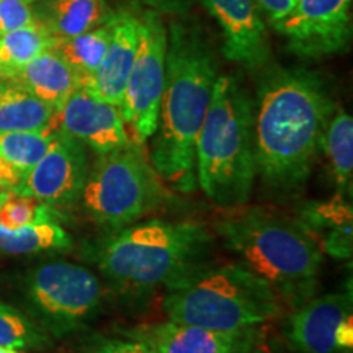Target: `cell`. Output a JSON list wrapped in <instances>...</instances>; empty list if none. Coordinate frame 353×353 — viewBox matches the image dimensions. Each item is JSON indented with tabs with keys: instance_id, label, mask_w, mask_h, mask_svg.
<instances>
[{
	"instance_id": "cell-8",
	"label": "cell",
	"mask_w": 353,
	"mask_h": 353,
	"mask_svg": "<svg viewBox=\"0 0 353 353\" xmlns=\"http://www.w3.org/2000/svg\"><path fill=\"white\" fill-rule=\"evenodd\" d=\"M26 294L33 311L54 335L83 327L101 303V286L85 267L52 262L34 268L26 278Z\"/></svg>"
},
{
	"instance_id": "cell-10",
	"label": "cell",
	"mask_w": 353,
	"mask_h": 353,
	"mask_svg": "<svg viewBox=\"0 0 353 353\" xmlns=\"http://www.w3.org/2000/svg\"><path fill=\"white\" fill-rule=\"evenodd\" d=\"M352 0H296L283 20L273 25L303 57L341 52L348 46Z\"/></svg>"
},
{
	"instance_id": "cell-22",
	"label": "cell",
	"mask_w": 353,
	"mask_h": 353,
	"mask_svg": "<svg viewBox=\"0 0 353 353\" xmlns=\"http://www.w3.org/2000/svg\"><path fill=\"white\" fill-rule=\"evenodd\" d=\"M54 38L37 20L23 28L0 34V79L15 77L34 57L51 50Z\"/></svg>"
},
{
	"instance_id": "cell-1",
	"label": "cell",
	"mask_w": 353,
	"mask_h": 353,
	"mask_svg": "<svg viewBox=\"0 0 353 353\" xmlns=\"http://www.w3.org/2000/svg\"><path fill=\"white\" fill-rule=\"evenodd\" d=\"M334 112L316 74L276 70L265 79L254 112L255 167L265 185L293 190L307 179Z\"/></svg>"
},
{
	"instance_id": "cell-3",
	"label": "cell",
	"mask_w": 353,
	"mask_h": 353,
	"mask_svg": "<svg viewBox=\"0 0 353 353\" xmlns=\"http://www.w3.org/2000/svg\"><path fill=\"white\" fill-rule=\"evenodd\" d=\"M216 231L241 267L263 278L280 299L301 304L314 293L324 252L298 219L250 208L219 221Z\"/></svg>"
},
{
	"instance_id": "cell-29",
	"label": "cell",
	"mask_w": 353,
	"mask_h": 353,
	"mask_svg": "<svg viewBox=\"0 0 353 353\" xmlns=\"http://www.w3.org/2000/svg\"><path fill=\"white\" fill-rule=\"evenodd\" d=\"M254 2L259 12L263 13L272 25H276L288 15L296 0H254Z\"/></svg>"
},
{
	"instance_id": "cell-17",
	"label": "cell",
	"mask_w": 353,
	"mask_h": 353,
	"mask_svg": "<svg viewBox=\"0 0 353 353\" xmlns=\"http://www.w3.org/2000/svg\"><path fill=\"white\" fill-rule=\"evenodd\" d=\"M352 206L345 196L306 205L299 214V224L321 245L322 252L335 259H350L353 244Z\"/></svg>"
},
{
	"instance_id": "cell-4",
	"label": "cell",
	"mask_w": 353,
	"mask_h": 353,
	"mask_svg": "<svg viewBox=\"0 0 353 353\" xmlns=\"http://www.w3.org/2000/svg\"><path fill=\"white\" fill-rule=\"evenodd\" d=\"M211 236L193 221L151 219L110 232L92 257L113 283L131 290L170 285L203 263Z\"/></svg>"
},
{
	"instance_id": "cell-9",
	"label": "cell",
	"mask_w": 353,
	"mask_h": 353,
	"mask_svg": "<svg viewBox=\"0 0 353 353\" xmlns=\"http://www.w3.org/2000/svg\"><path fill=\"white\" fill-rule=\"evenodd\" d=\"M167 32L157 13L139 19V38L121 103L125 125L132 141L145 144L156 132L165 82Z\"/></svg>"
},
{
	"instance_id": "cell-32",
	"label": "cell",
	"mask_w": 353,
	"mask_h": 353,
	"mask_svg": "<svg viewBox=\"0 0 353 353\" xmlns=\"http://www.w3.org/2000/svg\"><path fill=\"white\" fill-rule=\"evenodd\" d=\"M0 353H20L17 348H10V347H0Z\"/></svg>"
},
{
	"instance_id": "cell-28",
	"label": "cell",
	"mask_w": 353,
	"mask_h": 353,
	"mask_svg": "<svg viewBox=\"0 0 353 353\" xmlns=\"http://www.w3.org/2000/svg\"><path fill=\"white\" fill-rule=\"evenodd\" d=\"M37 21L33 0H0V34Z\"/></svg>"
},
{
	"instance_id": "cell-34",
	"label": "cell",
	"mask_w": 353,
	"mask_h": 353,
	"mask_svg": "<svg viewBox=\"0 0 353 353\" xmlns=\"http://www.w3.org/2000/svg\"><path fill=\"white\" fill-rule=\"evenodd\" d=\"M33 2H37V0H33Z\"/></svg>"
},
{
	"instance_id": "cell-16",
	"label": "cell",
	"mask_w": 353,
	"mask_h": 353,
	"mask_svg": "<svg viewBox=\"0 0 353 353\" xmlns=\"http://www.w3.org/2000/svg\"><path fill=\"white\" fill-rule=\"evenodd\" d=\"M112 28L107 52L83 87L97 99L121 107L138 48L139 19L126 12L113 13Z\"/></svg>"
},
{
	"instance_id": "cell-25",
	"label": "cell",
	"mask_w": 353,
	"mask_h": 353,
	"mask_svg": "<svg viewBox=\"0 0 353 353\" xmlns=\"http://www.w3.org/2000/svg\"><path fill=\"white\" fill-rule=\"evenodd\" d=\"M59 128L43 131L0 132V159L21 174H26L51 149Z\"/></svg>"
},
{
	"instance_id": "cell-15",
	"label": "cell",
	"mask_w": 353,
	"mask_h": 353,
	"mask_svg": "<svg viewBox=\"0 0 353 353\" xmlns=\"http://www.w3.org/2000/svg\"><path fill=\"white\" fill-rule=\"evenodd\" d=\"M223 30V52L229 61L259 68L270 56L267 26L254 0H203Z\"/></svg>"
},
{
	"instance_id": "cell-33",
	"label": "cell",
	"mask_w": 353,
	"mask_h": 353,
	"mask_svg": "<svg viewBox=\"0 0 353 353\" xmlns=\"http://www.w3.org/2000/svg\"><path fill=\"white\" fill-rule=\"evenodd\" d=\"M242 353H268V352L267 350H255V347H252V348H249L247 352H242Z\"/></svg>"
},
{
	"instance_id": "cell-14",
	"label": "cell",
	"mask_w": 353,
	"mask_h": 353,
	"mask_svg": "<svg viewBox=\"0 0 353 353\" xmlns=\"http://www.w3.org/2000/svg\"><path fill=\"white\" fill-rule=\"evenodd\" d=\"M123 334L143 342L154 353H242L255 347L259 337L254 327L224 332L174 321L139 325Z\"/></svg>"
},
{
	"instance_id": "cell-35",
	"label": "cell",
	"mask_w": 353,
	"mask_h": 353,
	"mask_svg": "<svg viewBox=\"0 0 353 353\" xmlns=\"http://www.w3.org/2000/svg\"><path fill=\"white\" fill-rule=\"evenodd\" d=\"M0 190H2V188H0Z\"/></svg>"
},
{
	"instance_id": "cell-26",
	"label": "cell",
	"mask_w": 353,
	"mask_h": 353,
	"mask_svg": "<svg viewBox=\"0 0 353 353\" xmlns=\"http://www.w3.org/2000/svg\"><path fill=\"white\" fill-rule=\"evenodd\" d=\"M51 206L12 188L0 190V226L7 231L51 221Z\"/></svg>"
},
{
	"instance_id": "cell-6",
	"label": "cell",
	"mask_w": 353,
	"mask_h": 353,
	"mask_svg": "<svg viewBox=\"0 0 353 353\" xmlns=\"http://www.w3.org/2000/svg\"><path fill=\"white\" fill-rule=\"evenodd\" d=\"M169 321L211 330L257 327L280 314L281 299L263 278L241 265L201 263L167 285Z\"/></svg>"
},
{
	"instance_id": "cell-27",
	"label": "cell",
	"mask_w": 353,
	"mask_h": 353,
	"mask_svg": "<svg viewBox=\"0 0 353 353\" xmlns=\"http://www.w3.org/2000/svg\"><path fill=\"white\" fill-rule=\"evenodd\" d=\"M50 341L37 327L28 317L13 309L12 306L0 303V347L10 348H46Z\"/></svg>"
},
{
	"instance_id": "cell-13",
	"label": "cell",
	"mask_w": 353,
	"mask_h": 353,
	"mask_svg": "<svg viewBox=\"0 0 353 353\" xmlns=\"http://www.w3.org/2000/svg\"><path fill=\"white\" fill-rule=\"evenodd\" d=\"M57 128L90 148L97 156L108 154L130 143L120 107L97 99L79 87L57 110Z\"/></svg>"
},
{
	"instance_id": "cell-23",
	"label": "cell",
	"mask_w": 353,
	"mask_h": 353,
	"mask_svg": "<svg viewBox=\"0 0 353 353\" xmlns=\"http://www.w3.org/2000/svg\"><path fill=\"white\" fill-rule=\"evenodd\" d=\"M113 17V15H112ZM112 19L99 28L77 34V37L54 39L51 50L59 54L81 77L82 85L94 76L112 38Z\"/></svg>"
},
{
	"instance_id": "cell-11",
	"label": "cell",
	"mask_w": 353,
	"mask_h": 353,
	"mask_svg": "<svg viewBox=\"0 0 353 353\" xmlns=\"http://www.w3.org/2000/svg\"><path fill=\"white\" fill-rule=\"evenodd\" d=\"M88 170L82 144L59 130L50 151L15 190L50 206H69L81 200Z\"/></svg>"
},
{
	"instance_id": "cell-7",
	"label": "cell",
	"mask_w": 353,
	"mask_h": 353,
	"mask_svg": "<svg viewBox=\"0 0 353 353\" xmlns=\"http://www.w3.org/2000/svg\"><path fill=\"white\" fill-rule=\"evenodd\" d=\"M164 192L144 144L126 145L101 154L88 170L81 200L88 216L113 232L138 223L162 201Z\"/></svg>"
},
{
	"instance_id": "cell-5",
	"label": "cell",
	"mask_w": 353,
	"mask_h": 353,
	"mask_svg": "<svg viewBox=\"0 0 353 353\" xmlns=\"http://www.w3.org/2000/svg\"><path fill=\"white\" fill-rule=\"evenodd\" d=\"M255 174L254 108L231 76H218L196 139V182L221 208L249 200Z\"/></svg>"
},
{
	"instance_id": "cell-31",
	"label": "cell",
	"mask_w": 353,
	"mask_h": 353,
	"mask_svg": "<svg viewBox=\"0 0 353 353\" xmlns=\"http://www.w3.org/2000/svg\"><path fill=\"white\" fill-rule=\"evenodd\" d=\"M143 2L154 3V6H161V7H165L167 3H175L176 0H143Z\"/></svg>"
},
{
	"instance_id": "cell-18",
	"label": "cell",
	"mask_w": 353,
	"mask_h": 353,
	"mask_svg": "<svg viewBox=\"0 0 353 353\" xmlns=\"http://www.w3.org/2000/svg\"><path fill=\"white\" fill-rule=\"evenodd\" d=\"M34 15L54 39L99 28L112 19L107 0H37Z\"/></svg>"
},
{
	"instance_id": "cell-19",
	"label": "cell",
	"mask_w": 353,
	"mask_h": 353,
	"mask_svg": "<svg viewBox=\"0 0 353 353\" xmlns=\"http://www.w3.org/2000/svg\"><path fill=\"white\" fill-rule=\"evenodd\" d=\"M20 83L34 97L59 110L79 87H82L81 77L59 54L52 50L44 51L34 57L15 77L8 79Z\"/></svg>"
},
{
	"instance_id": "cell-12",
	"label": "cell",
	"mask_w": 353,
	"mask_h": 353,
	"mask_svg": "<svg viewBox=\"0 0 353 353\" xmlns=\"http://www.w3.org/2000/svg\"><path fill=\"white\" fill-rule=\"evenodd\" d=\"M288 339L299 353L352 350V291L325 294L307 301L291 316Z\"/></svg>"
},
{
	"instance_id": "cell-30",
	"label": "cell",
	"mask_w": 353,
	"mask_h": 353,
	"mask_svg": "<svg viewBox=\"0 0 353 353\" xmlns=\"http://www.w3.org/2000/svg\"><path fill=\"white\" fill-rule=\"evenodd\" d=\"M90 353H154L148 345L143 342L132 341H120V339H113V341H105L97 345Z\"/></svg>"
},
{
	"instance_id": "cell-21",
	"label": "cell",
	"mask_w": 353,
	"mask_h": 353,
	"mask_svg": "<svg viewBox=\"0 0 353 353\" xmlns=\"http://www.w3.org/2000/svg\"><path fill=\"white\" fill-rule=\"evenodd\" d=\"M321 151L327 157L339 195L350 196L353 180V120L343 110H335L322 136Z\"/></svg>"
},
{
	"instance_id": "cell-24",
	"label": "cell",
	"mask_w": 353,
	"mask_h": 353,
	"mask_svg": "<svg viewBox=\"0 0 353 353\" xmlns=\"http://www.w3.org/2000/svg\"><path fill=\"white\" fill-rule=\"evenodd\" d=\"M69 245V234L54 221L32 224L17 231H7L0 226V254L28 255L50 249H65Z\"/></svg>"
},
{
	"instance_id": "cell-20",
	"label": "cell",
	"mask_w": 353,
	"mask_h": 353,
	"mask_svg": "<svg viewBox=\"0 0 353 353\" xmlns=\"http://www.w3.org/2000/svg\"><path fill=\"white\" fill-rule=\"evenodd\" d=\"M57 110L20 83L0 79V132L57 128Z\"/></svg>"
},
{
	"instance_id": "cell-2",
	"label": "cell",
	"mask_w": 353,
	"mask_h": 353,
	"mask_svg": "<svg viewBox=\"0 0 353 353\" xmlns=\"http://www.w3.org/2000/svg\"><path fill=\"white\" fill-rule=\"evenodd\" d=\"M218 72L200 39L174 25L167 38L165 82L149 159L159 175L182 192L196 183V139Z\"/></svg>"
}]
</instances>
